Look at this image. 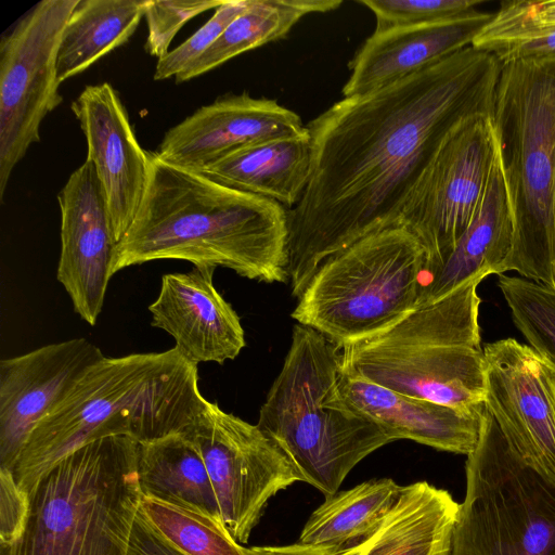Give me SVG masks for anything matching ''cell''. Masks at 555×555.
<instances>
[{
  "mask_svg": "<svg viewBox=\"0 0 555 555\" xmlns=\"http://www.w3.org/2000/svg\"><path fill=\"white\" fill-rule=\"evenodd\" d=\"M502 63L469 46L312 119L309 183L287 210V276L298 298L315 270L359 240L399 225L416 183L465 121L492 113Z\"/></svg>",
  "mask_w": 555,
  "mask_h": 555,
  "instance_id": "6da1fadb",
  "label": "cell"
},
{
  "mask_svg": "<svg viewBox=\"0 0 555 555\" xmlns=\"http://www.w3.org/2000/svg\"><path fill=\"white\" fill-rule=\"evenodd\" d=\"M150 160L145 196L117 243L111 276L127 267L178 259L266 283L288 281L285 207L157 153L150 152Z\"/></svg>",
  "mask_w": 555,
  "mask_h": 555,
  "instance_id": "7a4b0ae2",
  "label": "cell"
},
{
  "mask_svg": "<svg viewBox=\"0 0 555 555\" xmlns=\"http://www.w3.org/2000/svg\"><path fill=\"white\" fill-rule=\"evenodd\" d=\"M491 121L514 222L496 274L555 288V57L502 64Z\"/></svg>",
  "mask_w": 555,
  "mask_h": 555,
  "instance_id": "5b68a950",
  "label": "cell"
},
{
  "mask_svg": "<svg viewBox=\"0 0 555 555\" xmlns=\"http://www.w3.org/2000/svg\"><path fill=\"white\" fill-rule=\"evenodd\" d=\"M312 164V142L307 131L241 147L199 171L232 189L275 201L289 210L309 183Z\"/></svg>",
  "mask_w": 555,
  "mask_h": 555,
  "instance_id": "603a6c76",
  "label": "cell"
},
{
  "mask_svg": "<svg viewBox=\"0 0 555 555\" xmlns=\"http://www.w3.org/2000/svg\"><path fill=\"white\" fill-rule=\"evenodd\" d=\"M492 16L475 9L441 21L374 31L349 63L344 98L393 83L472 46Z\"/></svg>",
  "mask_w": 555,
  "mask_h": 555,
  "instance_id": "d6986e66",
  "label": "cell"
},
{
  "mask_svg": "<svg viewBox=\"0 0 555 555\" xmlns=\"http://www.w3.org/2000/svg\"><path fill=\"white\" fill-rule=\"evenodd\" d=\"M61 254L56 278L74 311L95 325L102 311L117 241L93 164L86 158L57 196Z\"/></svg>",
  "mask_w": 555,
  "mask_h": 555,
  "instance_id": "9a60e30c",
  "label": "cell"
},
{
  "mask_svg": "<svg viewBox=\"0 0 555 555\" xmlns=\"http://www.w3.org/2000/svg\"><path fill=\"white\" fill-rule=\"evenodd\" d=\"M498 285L515 326L555 367V288L505 273L499 275Z\"/></svg>",
  "mask_w": 555,
  "mask_h": 555,
  "instance_id": "f546056e",
  "label": "cell"
},
{
  "mask_svg": "<svg viewBox=\"0 0 555 555\" xmlns=\"http://www.w3.org/2000/svg\"><path fill=\"white\" fill-rule=\"evenodd\" d=\"M140 512L163 539L184 555H250L221 519L201 509L143 495Z\"/></svg>",
  "mask_w": 555,
  "mask_h": 555,
  "instance_id": "83f0119b",
  "label": "cell"
},
{
  "mask_svg": "<svg viewBox=\"0 0 555 555\" xmlns=\"http://www.w3.org/2000/svg\"><path fill=\"white\" fill-rule=\"evenodd\" d=\"M477 276L388 328L340 348L339 372L453 408L485 402Z\"/></svg>",
  "mask_w": 555,
  "mask_h": 555,
  "instance_id": "8992f818",
  "label": "cell"
},
{
  "mask_svg": "<svg viewBox=\"0 0 555 555\" xmlns=\"http://www.w3.org/2000/svg\"><path fill=\"white\" fill-rule=\"evenodd\" d=\"M78 0H42L0 41V199L13 168L40 125L61 102L56 59L64 27Z\"/></svg>",
  "mask_w": 555,
  "mask_h": 555,
  "instance_id": "30bf717a",
  "label": "cell"
},
{
  "mask_svg": "<svg viewBox=\"0 0 555 555\" xmlns=\"http://www.w3.org/2000/svg\"><path fill=\"white\" fill-rule=\"evenodd\" d=\"M531 15L540 25L555 26V0L532 1Z\"/></svg>",
  "mask_w": 555,
  "mask_h": 555,
  "instance_id": "8d00e7d4",
  "label": "cell"
},
{
  "mask_svg": "<svg viewBox=\"0 0 555 555\" xmlns=\"http://www.w3.org/2000/svg\"><path fill=\"white\" fill-rule=\"evenodd\" d=\"M223 0H150L144 17L147 23L146 52L158 60L169 52V46L183 27L196 15L216 10Z\"/></svg>",
  "mask_w": 555,
  "mask_h": 555,
  "instance_id": "d6a6232c",
  "label": "cell"
},
{
  "mask_svg": "<svg viewBox=\"0 0 555 555\" xmlns=\"http://www.w3.org/2000/svg\"><path fill=\"white\" fill-rule=\"evenodd\" d=\"M459 509L447 490L411 483L382 522L340 555H450Z\"/></svg>",
  "mask_w": 555,
  "mask_h": 555,
  "instance_id": "7402d4cb",
  "label": "cell"
},
{
  "mask_svg": "<svg viewBox=\"0 0 555 555\" xmlns=\"http://www.w3.org/2000/svg\"><path fill=\"white\" fill-rule=\"evenodd\" d=\"M128 555H184L163 539L145 520L140 509L135 517Z\"/></svg>",
  "mask_w": 555,
  "mask_h": 555,
  "instance_id": "e575fe53",
  "label": "cell"
},
{
  "mask_svg": "<svg viewBox=\"0 0 555 555\" xmlns=\"http://www.w3.org/2000/svg\"><path fill=\"white\" fill-rule=\"evenodd\" d=\"M375 15L374 31L441 21L475 10L480 0H359Z\"/></svg>",
  "mask_w": 555,
  "mask_h": 555,
  "instance_id": "4dcf8cb0",
  "label": "cell"
},
{
  "mask_svg": "<svg viewBox=\"0 0 555 555\" xmlns=\"http://www.w3.org/2000/svg\"><path fill=\"white\" fill-rule=\"evenodd\" d=\"M250 555H340L328 548L317 545L295 543L283 546H255L249 548Z\"/></svg>",
  "mask_w": 555,
  "mask_h": 555,
  "instance_id": "d590c367",
  "label": "cell"
},
{
  "mask_svg": "<svg viewBox=\"0 0 555 555\" xmlns=\"http://www.w3.org/2000/svg\"><path fill=\"white\" fill-rule=\"evenodd\" d=\"M531 8L532 1L503 2L472 46L502 64L555 57V26L538 24Z\"/></svg>",
  "mask_w": 555,
  "mask_h": 555,
  "instance_id": "f1b7e54d",
  "label": "cell"
},
{
  "mask_svg": "<svg viewBox=\"0 0 555 555\" xmlns=\"http://www.w3.org/2000/svg\"><path fill=\"white\" fill-rule=\"evenodd\" d=\"M336 388L348 406L379 425L395 441L409 439L465 455L479 442L485 403L472 408L448 406L401 395L341 372Z\"/></svg>",
  "mask_w": 555,
  "mask_h": 555,
  "instance_id": "ffe728a7",
  "label": "cell"
},
{
  "mask_svg": "<svg viewBox=\"0 0 555 555\" xmlns=\"http://www.w3.org/2000/svg\"><path fill=\"white\" fill-rule=\"evenodd\" d=\"M513 237V215L498 154L470 224L426 280L420 305L436 301L477 276L496 274L511 251Z\"/></svg>",
  "mask_w": 555,
  "mask_h": 555,
  "instance_id": "44dd1931",
  "label": "cell"
},
{
  "mask_svg": "<svg viewBox=\"0 0 555 555\" xmlns=\"http://www.w3.org/2000/svg\"><path fill=\"white\" fill-rule=\"evenodd\" d=\"M402 489L392 479L380 478L336 492L310 515L299 542L335 553L353 547L382 522Z\"/></svg>",
  "mask_w": 555,
  "mask_h": 555,
  "instance_id": "484cf974",
  "label": "cell"
},
{
  "mask_svg": "<svg viewBox=\"0 0 555 555\" xmlns=\"http://www.w3.org/2000/svg\"><path fill=\"white\" fill-rule=\"evenodd\" d=\"M248 4L249 0H223L208 22L158 60L154 79L164 80L176 77L193 64L220 37L229 24L247 9Z\"/></svg>",
  "mask_w": 555,
  "mask_h": 555,
  "instance_id": "1f68e13d",
  "label": "cell"
},
{
  "mask_svg": "<svg viewBox=\"0 0 555 555\" xmlns=\"http://www.w3.org/2000/svg\"><path fill=\"white\" fill-rule=\"evenodd\" d=\"M426 253L403 225L370 234L325 260L292 318L339 348L397 323L420 304Z\"/></svg>",
  "mask_w": 555,
  "mask_h": 555,
  "instance_id": "ba28073f",
  "label": "cell"
},
{
  "mask_svg": "<svg viewBox=\"0 0 555 555\" xmlns=\"http://www.w3.org/2000/svg\"><path fill=\"white\" fill-rule=\"evenodd\" d=\"M30 513V498L18 486L11 470L0 468V539L12 548L22 539Z\"/></svg>",
  "mask_w": 555,
  "mask_h": 555,
  "instance_id": "836d02e7",
  "label": "cell"
},
{
  "mask_svg": "<svg viewBox=\"0 0 555 555\" xmlns=\"http://www.w3.org/2000/svg\"><path fill=\"white\" fill-rule=\"evenodd\" d=\"M496 155L491 115L472 118L446 140L412 191L399 225L405 227L424 247L426 280L470 224Z\"/></svg>",
  "mask_w": 555,
  "mask_h": 555,
  "instance_id": "7c38bea8",
  "label": "cell"
},
{
  "mask_svg": "<svg viewBox=\"0 0 555 555\" xmlns=\"http://www.w3.org/2000/svg\"><path fill=\"white\" fill-rule=\"evenodd\" d=\"M307 131L295 112L244 92L196 109L165 133L156 153L169 163L202 170L241 147Z\"/></svg>",
  "mask_w": 555,
  "mask_h": 555,
  "instance_id": "e0dca14e",
  "label": "cell"
},
{
  "mask_svg": "<svg viewBox=\"0 0 555 555\" xmlns=\"http://www.w3.org/2000/svg\"><path fill=\"white\" fill-rule=\"evenodd\" d=\"M138 474L142 495L188 505L221 519L203 457L183 433L140 443Z\"/></svg>",
  "mask_w": 555,
  "mask_h": 555,
  "instance_id": "d4e9b609",
  "label": "cell"
},
{
  "mask_svg": "<svg viewBox=\"0 0 555 555\" xmlns=\"http://www.w3.org/2000/svg\"><path fill=\"white\" fill-rule=\"evenodd\" d=\"M85 134L117 243L134 221L151 170L116 90L108 82L87 86L72 104Z\"/></svg>",
  "mask_w": 555,
  "mask_h": 555,
  "instance_id": "2e32d148",
  "label": "cell"
},
{
  "mask_svg": "<svg viewBox=\"0 0 555 555\" xmlns=\"http://www.w3.org/2000/svg\"><path fill=\"white\" fill-rule=\"evenodd\" d=\"M465 474L450 555H555V480L516 453L487 410Z\"/></svg>",
  "mask_w": 555,
  "mask_h": 555,
  "instance_id": "9c48e42d",
  "label": "cell"
},
{
  "mask_svg": "<svg viewBox=\"0 0 555 555\" xmlns=\"http://www.w3.org/2000/svg\"><path fill=\"white\" fill-rule=\"evenodd\" d=\"M104 357L80 337L0 361V468L13 470L35 427Z\"/></svg>",
  "mask_w": 555,
  "mask_h": 555,
  "instance_id": "5bb4252c",
  "label": "cell"
},
{
  "mask_svg": "<svg viewBox=\"0 0 555 555\" xmlns=\"http://www.w3.org/2000/svg\"><path fill=\"white\" fill-rule=\"evenodd\" d=\"M482 352L486 410L516 453L555 480V367L512 337Z\"/></svg>",
  "mask_w": 555,
  "mask_h": 555,
  "instance_id": "4fadbf2b",
  "label": "cell"
},
{
  "mask_svg": "<svg viewBox=\"0 0 555 555\" xmlns=\"http://www.w3.org/2000/svg\"><path fill=\"white\" fill-rule=\"evenodd\" d=\"M139 447L104 437L60 461L30 495L25 532L9 555H128L143 496Z\"/></svg>",
  "mask_w": 555,
  "mask_h": 555,
  "instance_id": "52a82bcc",
  "label": "cell"
},
{
  "mask_svg": "<svg viewBox=\"0 0 555 555\" xmlns=\"http://www.w3.org/2000/svg\"><path fill=\"white\" fill-rule=\"evenodd\" d=\"M197 363L175 346L104 357L35 427L12 470L29 495L65 456L93 440L127 436L144 443L182 433L206 403Z\"/></svg>",
  "mask_w": 555,
  "mask_h": 555,
  "instance_id": "3957f363",
  "label": "cell"
},
{
  "mask_svg": "<svg viewBox=\"0 0 555 555\" xmlns=\"http://www.w3.org/2000/svg\"><path fill=\"white\" fill-rule=\"evenodd\" d=\"M339 0H249V4L193 64L178 74L177 82L191 80L229 60L283 38L305 15L336 10Z\"/></svg>",
  "mask_w": 555,
  "mask_h": 555,
  "instance_id": "4316f807",
  "label": "cell"
},
{
  "mask_svg": "<svg viewBox=\"0 0 555 555\" xmlns=\"http://www.w3.org/2000/svg\"><path fill=\"white\" fill-rule=\"evenodd\" d=\"M215 269L164 274L159 294L149 306L152 326L171 335L182 354L197 364H223L246 345L240 317L214 285Z\"/></svg>",
  "mask_w": 555,
  "mask_h": 555,
  "instance_id": "ac0fdd59",
  "label": "cell"
},
{
  "mask_svg": "<svg viewBox=\"0 0 555 555\" xmlns=\"http://www.w3.org/2000/svg\"><path fill=\"white\" fill-rule=\"evenodd\" d=\"M198 449L231 535L246 543L268 501L301 477L256 425L206 401L182 431Z\"/></svg>",
  "mask_w": 555,
  "mask_h": 555,
  "instance_id": "8fae6325",
  "label": "cell"
},
{
  "mask_svg": "<svg viewBox=\"0 0 555 555\" xmlns=\"http://www.w3.org/2000/svg\"><path fill=\"white\" fill-rule=\"evenodd\" d=\"M340 348L297 324L257 426L284 453L301 481L325 498L351 469L393 438L348 406L337 391Z\"/></svg>",
  "mask_w": 555,
  "mask_h": 555,
  "instance_id": "277c9868",
  "label": "cell"
},
{
  "mask_svg": "<svg viewBox=\"0 0 555 555\" xmlns=\"http://www.w3.org/2000/svg\"><path fill=\"white\" fill-rule=\"evenodd\" d=\"M150 0H78L64 27L56 59L59 81L72 78L126 43Z\"/></svg>",
  "mask_w": 555,
  "mask_h": 555,
  "instance_id": "cb8c5ba5",
  "label": "cell"
}]
</instances>
